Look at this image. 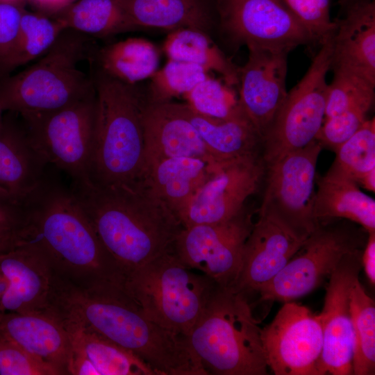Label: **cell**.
<instances>
[{
  "label": "cell",
  "instance_id": "obj_44",
  "mask_svg": "<svg viewBox=\"0 0 375 375\" xmlns=\"http://www.w3.org/2000/svg\"><path fill=\"white\" fill-rule=\"evenodd\" d=\"M39 12L49 16L60 12L76 0H28Z\"/></svg>",
  "mask_w": 375,
  "mask_h": 375
},
{
  "label": "cell",
  "instance_id": "obj_19",
  "mask_svg": "<svg viewBox=\"0 0 375 375\" xmlns=\"http://www.w3.org/2000/svg\"><path fill=\"white\" fill-rule=\"evenodd\" d=\"M0 274L6 283L0 312L24 313L47 308L53 274L35 249L22 244L0 253Z\"/></svg>",
  "mask_w": 375,
  "mask_h": 375
},
{
  "label": "cell",
  "instance_id": "obj_4",
  "mask_svg": "<svg viewBox=\"0 0 375 375\" xmlns=\"http://www.w3.org/2000/svg\"><path fill=\"white\" fill-rule=\"evenodd\" d=\"M95 124L90 181L99 185L129 183L144 169L143 115L149 101L133 85L98 71Z\"/></svg>",
  "mask_w": 375,
  "mask_h": 375
},
{
  "label": "cell",
  "instance_id": "obj_8",
  "mask_svg": "<svg viewBox=\"0 0 375 375\" xmlns=\"http://www.w3.org/2000/svg\"><path fill=\"white\" fill-rule=\"evenodd\" d=\"M350 221L319 222L281 271L258 292V301H292L331 276L342 258L362 249L368 233Z\"/></svg>",
  "mask_w": 375,
  "mask_h": 375
},
{
  "label": "cell",
  "instance_id": "obj_17",
  "mask_svg": "<svg viewBox=\"0 0 375 375\" xmlns=\"http://www.w3.org/2000/svg\"><path fill=\"white\" fill-rule=\"evenodd\" d=\"M239 69V102L261 138L286 98L288 52L249 48Z\"/></svg>",
  "mask_w": 375,
  "mask_h": 375
},
{
  "label": "cell",
  "instance_id": "obj_45",
  "mask_svg": "<svg viewBox=\"0 0 375 375\" xmlns=\"http://www.w3.org/2000/svg\"><path fill=\"white\" fill-rule=\"evenodd\" d=\"M17 242L16 230H0V253L16 247Z\"/></svg>",
  "mask_w": 375,
  "mask_h": 375
},
{
  "label": "cell",
  "instance_id": "obj_32",
  "mask_svg": "<svg viewBox=\"0 0 375 375\" xmlns=\"http://www.w3.org/2000/svg\"><path fill=\"white\" fill-rule=\"evenodd\" d=\"M64 30L62 24L55 18L25 9L13 45L0 58V75L3 78L13 69L40 58Z\"/></svg>",
  "mask_w": 375,
  "mask_h": 375
},
{
  "label": "cell",
  "instance_id": "obj_2",
  "mask_svg": "<svg viewBox=\"0 0 375 375\" xmlns=\"http://www.w3.org/2000/svg\"><path fill=\"white\" fill-rule=\"evenodd\" d=\"M48 309L133 353L156 375H208L187 338L149 319L124 289L82 286L54 276Z\"/></svg>",
  "mask_w": 375,
  "mask_h": 375
},
{
  "label": "cell",
  "instance_id": "obj_39",
  "mask_svg": "<svg viewBox=\"0 0 375 375\" xmlns=\"http://www.w3.org/2000/svg\"><path fill=\"white\" fill-rule=\"evenodd\" d=\"M0 374L61 375L51 365L3 339H0Z\"/></svg>",
  "mask_w": 375,
  "mask_h": 375
},
{
  "label": "cell",
  "instance_id": "obj_20",
  "mask_svg": "<svg viewBox=\"0 0 375 375\" xmlns=\"http://www.w3.org/2000/svg\"><path fill=\"white\" fill-rule=\"evenodd\" d=\"M143 126L144 167L174 157L215 160L187 117L183 103L149 101L144 112Z\"/></svg>",
  "mask_w": 375,
  "mask_h": 375
},
{
  "label": "cell",
  "instance_id": "obj_48",
  "mask_svg": "<svg viewBox=\"0 0 375 375\" xmlns=\"http://www.w3.org/2000/svg\"><path fill=\"white\" fill-rule=\"evenodd\" d=\"M3 1H9V2H14V3H22V0H3Z\"/></svg>",
  "mask_w": 375,
  "mask_h": 375
},
{
  "label": "cell",
  "instance_id": "obj_29",
  "mask_svg": "<svg viewBox=\"0 0 375 375\" xmlns=\"http://www.w3.org/2000/svg\"><path fill=\"white\" fill-rule=\"evenodd\" d=\"M96 58L100 72L128 85L151 78L159 65L154 44L138 38L108 44L97 53Z\"/></svg>",
  "mask_w": 375,
  "mask_h": 375
},
{
  "label": "cell",
  "instance_id": "obj_40",
  "mask_svg": "<svg viewBox=\"0 0 375 375\" xmlns=\"http://www.w3.org/2000/svg\"><path fill=\"white\" fill-rule=\"evenodd\" d=\"M368 112L350 110L324 119L315 140L322 147L335 151L349 139L367 120Z\"/></svg>",
  "mask_w": 375,
  "mask_h": 375
},
{
  "label": "cell",
  "instance_id": "obj_7",
  "mask_svg": "<svg viewBox=\"0 0 375 375\" xmlns=\"http://www.w3.org/2000/svg\"><path fill=\"white\" fill-rule=\"evenodd\" d=\"M217 286L171 251L131 272L124 288L149 319L186 338Z\"/></svg>",
  "mask_w": 375,
  "mask_h": 375
},
{
  "label": "cell",
  "instance_id": "obj_42",
  "mask_svg": "<svg viewBox=\"0 0 375 375\" xmlns=\"http://www.w3.org/2000/svg\"><path fill=\"white\" fill-rule=\"evenodd\" d=\"M20 219L19 201L0 188V230L17 231Z\"/></svg>",
  "mask_w": 375,
  "mask_h": 375
},
{
  "label": "cell",
  "instance_id": "obj_34",
  "mask_svg": "<svg viewBox=\"0 0 375 375\" xmlns=\"http://www.w3.org/2000/svg\"><path fill=\"white\" fill-rule=\"evenodd\" d=\"M335 152V160L326 174L353 181L358 185L366 174L375 169L374 118L367 119Z\"/></svg>",
  "mask_w": 375,
  "mask_h": 375
},
{
  "label": "cell",
  "instance_id": "obj_18",
  "mask_svg": "<svg viewBox=\"0 0 375 375\" xmlns=\"http://www.w3.org/2000/svg\"><path fill=\"white\" fill-rule=\"evenodd\" d=\"M303 242L259 215L245 242L239 274L230 288L250 301V296L257 295L281 271Z\"/></svg>",
  "mask_w": 375,
  "mask_h": 375
},
{
  "label": "cell",
  "instance_id": "obj_25",
  "mask_svg": "<svg viewBox=\"0 0 375 375\" xmlns=\"http://www.w3.org/2000/svg\"><path fill=\"white\" fill-rule=\"evenodd\" d=\"M184 111L216 161L262 155V138L246 117L220 119L194 112L187 103Z\"/></svg>",
  "mask_w": 375,
  "mask_h": 375
},
{
  "label": "cell",
  "instance_id": "obj_3",
  "mask_svg": "<svg viewBox=\"0 0 375 375\" xmlns=\"http://www.w3.org/2000/svg\"><path fill=\"white\" fill-rule=\"evenodd\" d=\"M70 188L125 281L133 271L172 251L183 228L142 178L112 185L72 182Z\"/></svg>",
  "mask_w": 375,
  "mask_h": 375
},
{
  "label": "cell",
  "instance_id": "obj_30",
  "mask_svg": "<svg viewBox=\"0 0 375 375\" xmlns=\"http://www.w3.org/2000/svg\"><path fill=\"white\" fill-rule=\"evenodd\" d=\"M51 17L65 29L87 36L108 37L135 29L119 0H76Z\"/></svg>",
  "mask_w": 375,
  "mask_h": 375
},
{
  "label": "cell",
  "instance_id": "obj_13",
  "mask_svg": "<svg viewBox=\"0 0 375 375\" xmlns=\"http://www.w3.org/2000/svg\"><path fill=\"white\" fill-rule=\"evenodd\" d=\"M267 367L276 375H319L323 347L320 319L293 301L285 302L260 330Z\"/></svg>",
  "mask_w": 375,
  "mask_h": 375
},
{
  "label": "cell",
  "instance_id": "obj_22",
  "mask_svg": "<svg viewBox=\"0 0 375 375\" xmlns=\"http://www.w3.org/2000/svg\"><path fill=\"white\" fill-rule=\"evenodd\" d=\"M0 127V188L20 201L49 167L33 145L24 121L7 111Z\"/></svg>",
  "mask_w": 375,
  "mask_h": 375
},
{
  "label": "cell",
  "instance_id": "obj_9",
  "mask_svg": "<svg viewBox=\"0 0 375 375\" xmlns=\"http://www.w3.org/2000/svg\"><path fill=\"white\" fill-rule=\"evenodd\" d=\"M299 83L288 92L262 139V157L268 164L315 140L325 118L331 69L333 36L324 41Z\"/></svg>",
  "mask_w": 375,
  "mask_h": 375
},
{
  "label": "cell",
  "instance_id": "obj_37",
  "mask_svg": "<svg viewBox=\"0 0 375 375\" xmlns=\"http://www.w3.org/2000/svg\"><path fill=\"white\" fill-rule=\"evenodd\" d=\"M208 76V71L199 65L169 59L151 77L147 98L151 102L171 101L184 96Z\"/></svg>",
  "mask_w": 375,
  "mask_h": 375
},
{
  "label": "cell",
  "instance_id": "obj_12",
  "mask_svg": "<svg viewBox=\"0 0 375 375\" xmlns=\"http://www.w3.org/2000/svg\"><path fill=\"white\" fill-rule=\"evenodd\" d=\"M253 224L252 213L244 207L226 221L184 227L172 251L188 267L201 272L221 287L231 288Z\"/></svg>",
  "mask_w": 375,
  "mask_h": 375
},
{
  "label": "cell",
  "instance_id": "obj_28",
  "mask_svg": "<svg viewBox=\"0 0 375 375\" xmlns=\"http://www.w3.org/2000/svg\"><path fill=\"white\" fill-rule=\"evenodd\" d=\"M135 28L171 30L190 28L203 31L208 16L201 0H119Z\"/></svg>",
  "mask_w": 375,
  "mask_h": 375
},
{
  "label": "cell",
  "instance_id": "obj_11",
  "mask_svg": "<svg viewBox=\"0 0 375 375\" xmlns=\"http://www.w3.org/2000/svg\"><path fill=\"white\" fill-rule=\"evenodd\" d=\"M21 117L33 145L49 165L72 182L90 180L95 94L55 111Z\"/></svg>",
  "mask_w": 375,
  "mask_h": 375
},
{
  "label": "cell",
  "instance_id": "obj_36",
  "mask_svg": "<svg viewBox=\"0 0 375 375\" xmlns=\"http://www.w3.org/2000/svg\"><path fill=\"white\" fill-rule=\"evenodd\" d=\"M183 97L194 112L206 117L226 119L246 116L231 86L209 76Z\"/></svg>",
  "mask_w": 375,
  "mask_h": 375
},
{
  "label": "cell",
  "instance_id": "obj_23",
  "mask_svg": "<svg viewBox=\"0 0 375 375\" xmlns=\"http://www.w3.org/2000/svg\"><path fill=\"white\" fill-rule=\"evenodd\" d=\"M331 68L353 73L375 85V5L361 0L336 22Z\"/></svg>",
  "mask_w": 375,
  "mask_h": 375
},
{
  "label": "cell",
  "instance_id": "obj_27",
  "mask_svg": "<svg viewBox=\"0 0 375 375\" xmlns=\"http://www.w3.org/2000/svg\"><path fill=\"white\" fill-rule=\"evenodd\" d=\"M61 322L70 339V355L85 358L98 375H156L140 358L107 338L80 325Z\"/></svg>",
  "mask_w": 375,
  "mask_h": 375
},
{
  "label": "cell",
  "instance_id": "obj_6",
  "mask_svg": "<svg viewBox=\"0 0 375 375\" xmlns=\"http://www.w3.org/2000/svg\"><path fill=\"white\" fill-rule=\"evenodd\" d=\"M87 35L65 29L33 65L0 81V106L21 116L55 111L95 94L80 68L91 55Z\"/></svg>",
  "mask_w": 375,
  "mask_h": 375
},
{
  "label": "cell",
  "instance_id": "obj_46",
  "mask_svg": "<svg viewBox=\"0 0 375 375\" xmlns=\"http://www.w3.org/2000/svg\"><path fill=\"white\" fill-rule=\"evenodd\" d=\"M339 1L342 4L349 6L361 0H339Z\"/></svg>",
  "mask_w": 375,
  "mask_h": 375
},
{
  "label": "cell",
  "instance_id": "obj_14",
  "mask_svg": "<svg viewBox=\"0 0 375 375\" xmlns=\"http://www.w3.org/2000/svg\"><path fill=\"white\" fill-rule=\"evenodd\" d=\"M223 25L232 39L247 48L289 53L316 42L282 0H226Z\"/></svg>",
  "mask_w": 375,
  "mask_h": 375
},
{
  "label": "cell",
  "instance_id": "obj_10",
  "mask_svg": "<svg viewBox=\"0 0 375 375\" xmlns=\"http://www.w3.org/2000/svg\"><path fill=\"white\" fill-rule=\"evenodd\" d=\"M322 149L316 140L266 164L265 189L259 215L305 241L317 228L314 215L316 167Z\"/></svg>",
  "mask_w": 375,
  "mask_h": 375
},
{
  "label": "cell",
  "instance_id": "obj_26",
  "mask_svg": "<svg viewBox=\"0 0 375 375\" xmlns=\"http://www.w3.org/2000/svg\"><path fill=\"white\" fill-rule=\"evenodd\" d=\"M314 215L319 222L344 219L375 232V200L353 181L326 174L316 178Z\"/></svg>",
  "mask_w": 375,
  "mask_h": 375
},
{
  "label": "cell",
  "instance_id": "obj_24",
  "mask_svg": "<svg viewBox=\"0 0 375 375\" xmlns=\"http://www.w3.org/2000/svg\"><path fill=\"white\" fill-rule=\"evenodd\" d=\"M218 162L194 157L163 159L147 165L140 178L179 219Z\"/></svg>",
  "mask_w": 375,
  "mask_h": 375
},
{
  "label": "cell",
  "instance_id": "obj_31",
  "mask_svg": "<svg viewBox=\"0 0 375 375\" xmlns=\"http://www.w3.org/2000/svg\"><path fill=\"white\" fill-rule=\"evenodd\" d=\"M163 48L169 59L214 71L221 74L230 86L239 83V69L203 31L190 28L174 30L166 38Z\"/></svg>",
  "mask_w": 375,
  "mask_h": 375
},
{
  "label": "cell",
  "instance_id": "obj_21",
  "mask_svg": "<svg viewBox=\"0 0 375 375\" xmlns=\"http://www.w3.org/2000/svg\"><path fill=\"white\" fill-rule=\"evenodd\" d=\"M0 339L15 343L61 375L68 374L69 334L61 321L50 312H0Z\"/></svg>",
  "mask_w": 375,
  "mask_h": 375
},
{
  "label": "cell",
  "instance_id": "obj_43",
  "mask_svg": "<svg viewBox=\"0 0 375 375\" xmlns=\"http://www.w3.org/2000/svg\"><path fill=\"white\" fill-rule=\"evenodd\" d=\"M362 265L372 285L375 283V232L368 233L362 253Z\"/></svg>",
  "mask_w": 375,
  "mask_h": 375
},
{
  "label": "cell",
  "instance_id": "obj_38",
  "mask_svg": "<svg viewBox=\"0 0 375 375\" xmlns=\"http://www.w3.org/2000/svg\"><path fill=\"white\" fill-rule=\"evenodd\" d=\"M321 44L337 27L330 16V0H282Z\"/></svg>",
  "mask_w": 375,
  "mask_h": 375
},
{
  "label": "cell",
  "instance_id": "obj_1",
  "mask_svg": "<svg viewBox=\"0 0 375 375\" xmlns=\"http://www.w3.org/2000/svg\"><path fill=\"white\" fill-rule=\"evenodd\" d=\"M49 167L19 201L17 245L35 249L60 278L82 286L124 289V273L101 242L70 186Z\"/></svg>",
  "mask_w": 375,
  "mask_h": 375
},
{
  "label": "cell",
  "instance_id": "obj_16",
  "mask_svg": "<svg viewBox=\"0 0 375 375\" xmlns=\"http://www.w3.org/2000/svg\"><path fill=\"white\" fill-rule=\"evenodd\" d=\"M363 249L345 256L329 277L324 307L317 315L323 333L319 375L353 374V333L350 292L362 267Z\"/></svg>",
  "mask_w": 375,
  "mask_h": 375
},
{
  "label": "cell",
  "instance_id": "obj_41",
  "mask_svg": "<svg viewBox=\"0 0 375 375\" xmlns=\"http://www.w3.org/2000/svg\"><path fill=\"white\" fill-rule=\"evenodd\" d=\"M24 10L22 3L0 0V58L4 56L13 45L19 33Z\"/></svg>",
  "mask_w": 375,
  "mask_h": 375
},
{
  "label": "cell",
  "instance_id": "obj_33",
  "mask_svg": "<svg viewBox=\"0 0 375 375\" xmlns=\"http://www.w3.org/2000/svg\"><path fill=\"white\" fill-rule=\"evenodd\" d=\"M350 310L353 333V374H374L375 304L359 278L351 288Z\"/></svg>",
  "mask_w": 375,
  "mask_h": 375
},
{
  "label": "cell",
  "instance_id": "obj_35",
  "mask_svg": "<svg viewBox=\"0 0 375 375\" xmlns=\"http://www.w3.org/2000/svg\"><path fill=\"white\" fill-rule=\"evenodd\" d=\"M333 70L327 88L324 119L350 110L368 112L374 102L375 85L350 72Z\"/></svg>",
  "mask_w": 375,
  "mask_h": 375
},
{
  "label": "cell",
  "instance_id": "obj_15",
  "mask_svg": "<svg viewBox=\"0 0 375 375\" xmlns=\"http://www.w3.org/2000/svg\"><path fill=\"white\" fill-rule=\"evenodd\" d=\"M265 170L262 155L219 162L180 216L183 228L235 216L258 190Z\"/></svg>",
  "mask_w": 375,
  "mask_h": 375
},
{
  "label": "cell",
  "instance_id": "obj_5",
  "mask_svg": "<svg viewBox=\"0 0 375 375\" xmlns=\"http://www.w3.org/2000/svg\"><path fill=\"white\" fill-rule=\"evenodd\" d=\"M258 324L245 296L217 285L186 338L208 374L265 375Z\"/></svg>",
  "mask_w": 375,
  "mask_h": 375
},
{
  "label": "cell",
  "instance_id": "obj_47",
  "mask_svg": "<svg viewBox=\"0 0 375 375\" xmlns=\"http://www.w3.org/2000/svg\"><path fill=\"white\" fill-rule=\"evenodd\" d=\"M3 110L1 109V106H0V127L2 124V122H3Z\"/></svg>",
  "mask_w": 375,
  "mask_h": 375
}]
</instances>
